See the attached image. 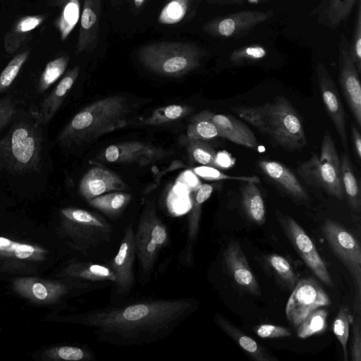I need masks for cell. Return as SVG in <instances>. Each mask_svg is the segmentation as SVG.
<instances>
[{
    "instance_id": "23",
    "label": "cell",
    "mask_w": 361,
    "mask_h": 361,
    "mask_svg": "<svg viewBox=\"0 0 361 361\" xmlns=\"http://www.w3.org/2000/svg\"><path fill=\"white\" fill-rule=\"evenodd\" d=\"M213 190V186L207 183L199 185L195 190L188 216L186 245L182 254L183 258L187 262L192 260L193 247L198 236L202 204L210 197Z\"/></svg>"
},
{
    "instance_id": "47",
    "label": "cell",
    "mask_w": 361,
    "mask_h": 361,
    "mask_svg": "<svg viewBox=\"0 0 361 361\" xmlns=\"http://www.w3.org/2000/svg\"><path fill=\"white\" fill-rule=\"evenodd\" d=\"M16 112L17 105L13 96L6 95L0 99V131L11 122Z\"/></svg>"
},
{
    "instance_id": "5",
    "label": "cell",
    "mask_w": 361,
    "mask_h": 361,
    "mask_svg": "<svg viewBox=\"0 0 361 361\" xmlns=\"http://www.w3.org/2000/svg\"><path fill=\"white\" fill-rule=\"evenodd\" d=\"M203 55L202 50L193 44L157 43L143 48L139 59L154 73L176 77L197 68Z\"/></svg>"
},
{
    "instance_id": "38",
    "label": "cell",
    "mask_w": 361,
    "mask_h": 361,
    "mask_svg": "<svg viewBox=\"0 0 361 361\" xmlns=\"http://www.w3.org/2000/svg\"><path fill=\"white\" fill-rule=\"evenodd\" d=\"M190 111V107L187 106L169 105L154 110L151 116L145 121V123L158 125L171 122L185 116Z\"/></svg>"
},
{
    "instance_id": "20",
    "label": "cell",
    "mask_w": 361,
    "mask_h": 361,
    "mask_svg": "<svg viewBox=\"0 0 361 361\" xmlns=\"http://www.w3.org/2000/svg\"><path fill=\"white\" fill-rule=\"evenodd\" d=\"M126 188V185L120 176L101 166L89 169L79 183L80 193L87 201L106 192L121 191Z\"/></svg>"
},
{
    "instance_id": "19",
    "label": "cell",
    "mask_w": 361,
    "mask_h": 361,
    "mask_svg": "<svg viewBox=\"0 0 361 361\" xmlns=\"http://www.w3.org/2000/svg\"><path fill=\"white\" fill-rule=\"evenodd\" d=\"M258 167L262 173L285 194L298 202H307L308 193L295 176L284 164L274 160L261 159Z\"/></svg>"
},
{
    "instance_id": "48",
    "label": "cell",
    "mask_w": 361,
    "mask_h": 361,
    "mask_svg": "<svg viewBox=\"0 0 361 361\" xmlns=\"http://www.w3.org/2000/svg\"><path fill=\"white\" fill-rule=\"evenodd\" d=\"M253 331L262 338H276L290 336V330L282 326L263 324L253 327Z\"/></svg>"
},
{
    "instance_id": "17",
    "label": "cell",
    "mask_w": 361,
    "mask_h": 361,
    "mask_svg": "<svg viewBox=\"0 0 361 361\" xmlns=\"http://www.w3.org/2000/svg\"><path fill=\"white\" fill-rule=\"evenodd\" d=\"M223 259L228 274L239 288L255 296L261 295L257 280L238 242L229 243Z\"/></svg>"
},
{
    "instance_id": "49",
    "label": "cell",
    "mask_w": 361,
    "mask_h": 361,
    "mask_svg": "<svg viewBox=\"0 0 361 361\" xmlns=\"http://www.w3.org/2000/svg\"><path fill=\"white\" fill-rule=\"evenodd\" d=\"M351 360L361 361V318L360 314L357 317L353 325V338L350 348Z\"/></svg>"
},
{
    "instance_id": "7",
    "label": "cell",
    "mask_w": 361,
    "mask_h": 361,
    "mask_svg": "<svg viewBox=\"0 0 361 361\" xmlns=\"http://www.w3.org/2000/svg\"><path fill=\"white\" fill-rule=\"evenodd\" d=\"M63 233L68 237L73 247L87 254L111 238V225L100 215L76 207L60 210Z\"/></svg>"
},
{
    "instance_id": "6",
    "label": "cell",
    "mask_w": 361,
    "mask_h": 361,
    "mask_svg": "<svg viewBox=\"0 0 361 361\" xmlns=\"http://www.w3.org/2000/svg\"><path fill=\"white\" fill-rule=\"evenodd\" d=\"M297 172L307 184L318 187L337 199H343L341 161L328 130L324 135L320 153L314 154L301 163Z\"/></svg>"
},
{
    "instance_id": "26",
    "label": "cell",
    "mask_w": 361,
    "mask_h": 361,
    "mask_svg": "<svg viewBox=\"0 0 361 361\" xmlns=\"http://www.w3.org/2000/svg\"><path fill=\"white\" fill-rule=\"evenodd\" d=\"M214 322L253 360L257 361L278 360L277 357L268 352L254 339L245 334L223 316L216 314L214 317Z\"/></svg>"
},
{
    "instance_id": "51",
    "label": "cell",
    "mask_w": 361,
    "mask_h": 361,
    "mask_svg": "<svg viewBox=\"0 0 361 361\" xmlns=\"http://www.w3.org/2000/svg\"><path fill=\"white\" fill-rule=\"evenodd\" d=\"M351 133H352V140L354 147V150L355 155L357 157L360 159H361V135L359 130L356 128V126L351 123Z\"/></svg>"
},
{
    "instance_id": "52",
    "label": "cell",
    "mask_w": 361,
    "mask_h": 361,
    "mask_svg": "<svg viewBox=\"0 0 361 361\" xmlns=\"http://www.w3.org/2000/svg\"><path fill=\"white\" fill-rule=\"evenodd\" d=\"M221 4H243L245 0H215Z\"/></svg>"
},
{
    "instance_id": "43",
    "label": "cell",
    "mask_w": 361,
    "mask_h": 361,
    "mask_svg": "<svg viewBox=\"0 0 361 361\" xmlns=\"http://www.w3.org/2000/svg\"><path fill=\"white\" fill-rule=\"evenodd\" d=\"M349 53L358 72L361 73V0H357Z\"/></svg>"
},
{
    "instance_id": "22",
    "label": "cell",
    "mask_w": 361,
    "mask_h": 361,
    "mask_svg": "<svg viewBox=\"0 0 361 361\" xmlns=\"http://www.w3.org/2000/svg\"><path fill=\"white\" fill-rule=\"evenodd\" d=\"M47 250L37 245L22 243L0 236V262L25 264L44 261Z\"/></svg>"
},
{
    "instance_id": "41",
    "label": "cell",
    "mask_w": 361,
    "mask_h": 361,
    "mask_svg": "<svg viewBox=\"0 0 361 361\" xmlns=\"http://www.w3.org/2000/svg\"><path fill=\"white\" fill-rule=\"evenodd\" d=\"M29 54L28 50L18 54L4 68L0 74V94L5 92L11 85L27 59Z\"/></svg>"
},
{
    "instance_id": "4",
    "label": "cell",
    "mask_w": 361,
    "mask_h": 361,
    "mask_svg": "<svg viewBox=\"0 0 361 361\" xmlns=\"http://www.w3.org/2000/svg\"><path fill=\"white\" fill-rule=\"evenodd\" d=\"M40 126L37 117L12 125L0 140V172L18 176L39 171L43 152Z\"/></svg>"
},
{
    "instance_id": "30",
    "label": "cell",
    "mask_w": 361,
    "mask_h": 361,
    "mask_svg": "<svg viewBox=\"0 0 361 361\" xmlns=\"http://www.w3.org/2000/svg\"><path fill=\"white\" fill-rule=\"evenodd\" d=\"M44 16H26L20 18L9 30L4 37L6 51L13 54L21 46L28 33L40 25L44 20Z\"/></svg>"
},
{
    "instance_id": "25",
    "label": "cell",
    "mask_w": 361,
    "mask_h": 361,
    "mask_svg": "<svg viewBox=\"0 0 361 361\" xmlns=\"http://www.w3.org/2000/svg\"><path fill=\"white\" fill-rule=\"evenodd\" d=\"M357 0H322L312 11L317 22L336 29L348 19Z\"/></svg>"
},
{
    "instance_id": "11",
    "label": "cell",
    "mask_w": 361,
    "mask_h": 361,
    "mask_svg": "<svg viewBox=\"0 0 361 361\" xmlns=\"http://www.w3.org/2000/svg\"><path fill=\"white\" fill-rule=\"evenodd\" d=\"M278 220L293 247L307 267L322 283L332 288L334 282L326 264L305 231L288 215H280Z\"/></svg>"
},
{
    "instance_id": "21",
    "label": "cell",
    "mask_w": 361,
    "mask_h": 361,
    "mask_svg": "<svg viewBox=\"0 0 361 361\" xmlns=\"http://www.w3.org/2000/svg\"><path fill=\"white\" fill-rule=\"evenodd\" d=\"M211 120L216 126L220 137L250 149L257 147L258 142L254 133L241 120L232 115L212 112Z\"/></svg>"
},
{
    "instance_id": "28",
    "label": "cell",
    "mask_w": 361,
    "mask_h": 361,
    "mask_svg": "<svg viewBox=\"0 0 361 361\" xmlns=\"http://www.w3.org/2000/svg\"><path fill=\"white\" fill-rule=\"evenodd\" d=\"M241 188V206L250 221L262 225L266 221V207L262 194L254 182H245Z\"/></svg>"
},
{
    "instance_id": "40",
    "label": "cell",
    "mask_w": 361,
    "mask_h": 361,
    "mask_svg": "<svg viewBox=\"0 0 361 361\" xmlns=\"http://www.w3.org/2000/svg\"><path fill=\"white\" fill-rule=\"evenodd\" d=\"M267 49L258 44L247 45L232 51L229 60L234 65H243L258 61L267 55Z\"/></svg>"
},
{
    "instance_id": "12",
    "label": "cell",
    "mask_w": 361,
    "mask_h": 361,
    "mask_svg": "<svg viewBox=\"0 0 361 361\" xmlns=\"http://www.w3.org/2000/svg\"><path fill=\"white\" fill-rule=\"evenodd\" d=\"M316 75L324 108L334 125L345 153L348 154L346 116L337 87L322 63L317 64Z\"/></svg>"
},
{
    "instance_id": "39",
    "label": "cell",
    "mask_w": 361,
    "mask_h": 361,
    "mask_svg": "<svg viewBox=\"0 0 361 361\" xmlns=\"http://www.w3.org/2000/svg\"><path fill=\"white\" fill-rule=\"evenodd\" d=\"M188 152L195 161L202 166L216 168L215 159L217 152L203 140L189 139Z\"/></svg>"
},
{
    "instance_id": "10",
    "label": "cell",
    "mask_w": 361,
    "mask_h": 361,
    "mask_svg": "<svg viewBox=\"0 0 361 361\" xmlns=\"http://www.w3.org/2000/svg\"><path fill=\"white\" fill-rule=\"evenodd\" d=\"M331 300L321 285L312 277L298 280L286 306L289 323L297 327L312 312L329 306Z\"/></svg>"
},
{
    "instance_id": "15",
    "label": "cell",
    "mask_w": 361,
    "mask_h": 361,
    "mask_svg": "<svg viewBox=\"0 0 361 361\" xmlns=\"http://www.w3.org/2000/svg\"><path fill=\"white\" fill-rule=\"evenodd\" d=\"M136 255L135 232L130 224L125 230L117 254L110 266L115 276L116 293L126 295L132 288L134 283L133 264Z\"/></svg>"
},
{
    "instance_id": "37",
    "label": "cell",
    "mask_w": 361,
    "mask_h": 361,
    "mask_svg": "<svg viewBox=\"0 0 361 361\" xmlns=\"http://www.w3.org/2000/svg\"><path fill=\"white\" fill-rule=\"evenodd\" d=\"M68 58L61 56L50 61L45 66L38 82L37 91L42 94L47 91L64 73Z\"/></svg>"
},
{
    "instance_id": "1",
    "label": "cell",
    "mask_w": 361,
    "mask_h": 361,
    "mask_svg": "<svg viewBox=\"0 0 361 361\" xmlns=\"http://www.w3.org/2000/svg\"><path fill=\"white\" fill-rule=\"evenodd\" d=\"M194 298L140 300L94 309L74 317L100 342L120 346L151 344L171 334L198 308Z\"/></svg>"
},
{
    "instance_id": "53",
    "label": "cell",
    "mask_w": 361,
    "mask_h": 361,
    "mask_svg": "<svg viewBox=\"0 0 361 361\" xmlns=\"http://www.w3.org/2000/svg\"><path fill=\"white\" fill-rule=\"evenodd\" d=\"M144 1L145 0H135V4L137 7H140Z\"/></svg>"
},
{
    "instance_id": "14",
    "label": "cell",
    "mask_w": 361,
    "mask_h": 361,
    "mask_svg": "<svg viewBox=\"0 0 361 361\" xmlns=\"http://www.w3.org/2000/svg\"><path fill=\"white\" fill-rule=\"evenodd\" d=\"M271 10H243L209 22L206 30L209 33L222 37L238 38L248 34L256 26L273 16Z\"/></svg>"
},
{
    "instance_id": "27",
    "label": "cell",
    "mask_w": 361,
    "mask_h": 361,
    "mask_svg": "<svg viewBox=\"0 0 361 361\" xmlns=\"http://www.w3.org/2000/svg\"><path fill=\"white\" fill-rule=\"evenodd\" d=\"M61 275L90 282L114 283L116 281L115 274L110 265L92 262H71L62 270Z\"/></svg>"
},
{
    "instance_id": "32",
    "label": "cell",
    "mask_w": 361,
    "mask_h": 361,
    "mask_svg": "<svg viewBox=\"0 0 361 361\" xmlns=\"http://www.w3.org/2000/svg\"><path fill=\"white\" fill-rule=\"evenodd\" d=\"M212 112L204 111L194 118L188 128V139L207 140L219 137L216 126L211 120Z\"/></svg>"
},
{
    "instance_id": "46",
    "label": "cell",
    "mask_w": 361,
    "mask_h": 361,
    "mask_svg": "<svg viewBox=\"0 0 361 361\" xmlns=\"http://www.w3.org/2000/svg\"><path fill=\"white\" fill-rule=\"evenodd\" d=\"M97 20V16L94 10L92 8V6H90V1L86 0L85 1L80 20L81 29L79 37L78 51L82 50L85 46L87 32L92 29Z\"/></svg>"
},
{
    "instance_id": "3",
    "label": "cell",
    "mask_w": 361,
    "mask_h": 361,
    "mask_svg": "<svg viewBox=\"0 0 361 361\" xmlns=\"http://www.w3.org/2000/svg\"><path fill=\"white\" fill-rule=\"evenodd\" d=\"M131 109L126 97L109 96L85 106L58 136L66 147L82 145L127 126Z\"/></svg>"
},
{
    "instance_id": "36",
    "label": "cell",
    "mask_w": 361,
    "mask_h": 361,
    "mask_svg": "<svg viewBox=\"0 0 361 361\" xmlns=\"http://www.w3.org/2000/svg\"><path fill=\"white\" fill-rule=\"evenodd\" d=\"M352 322L353 317L348 307L344 305H341L334 321L333 331L342 346L345 361L348 360L347 344L349 338L350 325Z\"/></svg>"
},
{
    "instance_id": "34",
    "label": "cell",
    "mask_w": 361,
    "mask_h": 361,
    "mask_svg": "<svg viewBox=\"0 0 361 361\" xmlns=\"http://www.w3.org/2000/svg\"><path fill=\"white\" fill-rule=\"evenodd\" d=\"M42 357L49 360L90 361L94 357L91 351L85 348L60 345L44 350Z\"/></svg>"
},
{
    "instance_id": "16",
    "label": "cell",
    "mask_w": 361,
    "mask_h": 361,
    "mask_svg": "<svg viewBox=\"0 0 361 361\" xmlns=\"http://www.w3.org/2000/svg\"><path fill=\"white\" fill-rule=\"evenodd\" d=\"M13 289L20 296L37 304H54L68 292L64 283L35 277H21L13 281Z\"/></svg>"
},
{
    "instance_id": "29",
    "label": "cell",
    "mask_w": 361,
    "mask_h": 361,
    "mask_svg": "<svg viewBox=\"0 0 361 361\" xmlns=\"http://www.w3.org/2000/svg\"><path fill=\"white\" fill-rule=\"evenodd\" d=\"M340 161L344 197H346L352 212H359L361 207L360 188L348 154L344 153L341 156Z\"/></svg>"
},
{
    "instance_id": "33",
    "label": "cell",
    "mask_w": 361,
    "mask_h": 361,
    "mask_svg": "<svg viewBox=\"0 0 361 361\" xmlns=\"http://www.w3.org/2000/svg\"><path fill=\"white\" fill-rule=\"evenodd\" d=\"M265 261L277 279L289 290H293L298 278L289 262L277 254L268 255Z\"/></svg>"
},
{
    "instance_id": "24",
    "label": "cell",
    "mask_w": 361,
    "mask_h": 361,
    "mask_svg": "<svg viewBox=\"0 0 361 361\" xmlns=\"http://www.w3.org/2000/svg\"><path fill=\"white\" fill-rule=\"evenodd\" d=\"M78 74V66L68 71L42 102L37 116L42 126L47 124L54 118L72 88Z\"/></svg>"
},
{
    "instance_id": "42",
    "label": "cell",
    "mask_w": 361,
    "mask_h": 361,
    "mask_svg": "<svg viewBox=\"0 0 361 361\" xmlns=\"http://www.w3.org/2000/svg\"><path fill=\"white\" fill-rule=\"evenodd\" d=\"M79 18L78 0H70L65 6L57 21V27L61 33V38L65 40L74 28Z\"/></svg>"
},
{
    "instance_id": "13",
    "label": "cell",
    "mask_w": 361,
    "mask_h": 361,
    "mask_svg": "<svg viewBox=\"0 0 361 361\" xmlns=\"http://www.w3.org/2000/svg\"><path fill=\"white\" fill-rule=\"evenodd\" d=\"M340 84L356 123L361 126V85L360 73L349 53V41L342 34L338 47Z\"/></svg>"
},
{
    "instance_id": "8",
    "label": "cell",
    "mask_w": 361,
    "mask_h": 361,
    "mask_svg": "<svg viewBox=\"0 0 361 361\" xmlns=\"http://www.w3.org/2000/svg\"><path fill=\"white\" fill-rule=\"evenodd\" d=\"M322 233L329 246L349 271L355 287L354 311L361 314V247L356 238L340 224L326 219Z\"/></svg>"
},
{
    "instance_id": "45",
    "label": "cell",
    "mask_w": 361,
    "mask_h": 361,
    "mask_svg": "<svg viewBox=\"0 0 361 361\" xmlns=\"http://www.w3.org/2000/svg\"><path fill=\"white\" fill-rule=\"evenodd\" d=\"M188 8V0H172L161 12L159 21L164 24H173L184 17Z\"/></svg>"
},
{
    "instance_id": "31",
    "label": "cell",
    "mask_w": 361,
    "mask_h": 361,
    "mask_svg": "<svg viewBox=\"0 0 361 361\" xmlns=\"http://www.w3.org/2000/svg\"><path fill=\"white\" fill-rule=\"evenodd\" d=\"M131 199V195L120 191L99 195L90 200L89 204L108 215H116L123 209Z\"/></svg>"
},
{
    "instance_id": "18",
    "label": "cell",
    "mask_w": 361,
    "mask_h": 361,
    "mask_svg": "<svg viewBox=\"0 0 361 361\" xmlns=\"http://www.w3.org/2000/svg\"><path fill=\"white\" fill-rule=\"evenodd\" d=\"M163 156L162 150L152 145L139 141L116 143L107 147L102 158L110 163L138 164L146 165Z\"/></svg>"
},
{
    "instance_id": "50",
    "label": "cell",
    "mask_w": 361,
    "mask_h": 361,
    "mask_svg": "<svg viewBox=\"0 0 361 361\" xmlns=\"http://www.w3.org/2000/svg\"><path fill=\"white\" fill-rule=\"evenodd\" d=\"M234 162V159L228 152L223 151L216 153L215 159L216 169L231 167Z\"/></svg>"
},
{
    "instance_id": "35",
    "label": "cell",
    "mask_w": 361,
    "mask_h": 361,
    "mask_svg": "<svg viewBox=\"0 0 361 361\" xmlns=\"http://www.w3.org/2000/svg\"><path fill=\"white\" fill-rule=\"evenodd\" d=\"M328 312L319 307L312 312L297 327V336L307 338L323 333L327 327Z\"/></svg>"
},
{
    "instance_id": "9",
    "label": "cell",
    "mask_w": 361,
    "mask_h": 361,
    "mask_svg": "<svg viewBox=\"0 0 361 361\" xmlns=\"http://www.w3.org/2000/svg\"><path fill=\"white\" fill-rule=\"evenodd\" d=\"M168 240L166 225L159 218L154 205L147 204L135 233L136 255L143 271L152 270L159 252L166 245Z\"/></svg>"
},
{
    "instance_id": "44",
    "label": "cell",
    "mask_w": 361,
    "mask_h": 361,
    "mask_svg": "<svg viewBox=\"0 0 361 361\" xmlns=\"http://www.w3.org/2000/svg\"><path fill=\"white\" fill-rule=\"evenodd\" d=\"M194 173L200 177L209 180H236L243 182H254L259 183L260 179L255 176H234L226 175L216 168L209 166H201L194 169Z\"/></svg>"
},
{
    "instance_id": "2",
    "label": "cell",
    "mask_w": 361,
    "mask_h": 361,
    "mask_svg": "<svg viewBox=\"0 0 361 361\" xmlns=\"http://www.w3.org/2000/svg\"><path fill=\"white\" fill-rule=\"evenodd\" d=\"M231 110L286 150L297 151L307 146L302 118L283 96L260 105L233 106Z\"/></svg>"
}]
</instances>
